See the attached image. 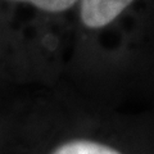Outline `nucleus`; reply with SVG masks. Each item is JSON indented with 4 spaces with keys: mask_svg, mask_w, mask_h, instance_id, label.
<instances>
[{
    "mask_svg": "<svg viewBox=\"0 0 154 154\" xmlns=\"http://www.w3.org/2000/svg\"><path fill=\"white\" fill-rule=\"evenodd\" d=\"M134 0H80V16L89 28H100L114 21Z\"/></svg>",
    "mask_w": 154,
    "mask_h": 154,
    "instance_id": "obj_1",
    "label": "nucleus"
},
{
    "mask_svg": "<svg viewBox=\"0 0 154 154\" xmlns=\"http://www.w3.org/2000/svg\"><path fill=\"white\" fill-rule=\"evenodd\" d=\"M50 154H122L108 145L90 140H72L57 146Z\"/></svg>",
    "mask_w": 154,
    "mask_h": 154,
    "instance_id": "obj_2",
    "label": "nucleus"
},
{
    "mask_svg": "<svg viewBox=\"0 0 154 154\" xmlns=\"http://www.w3.org/2000/svg\"><path fill=\"white\" fill-rule=\"evenodd\" d=\"M14 2H27L41 11L58 13L72 8L79 0H14Z\"/></svg>",
    "mask_w": 154,
    "mask_h": 154,
    "instance_id": "obj_3",
    "label": "nucleus"
}]
</instances>
